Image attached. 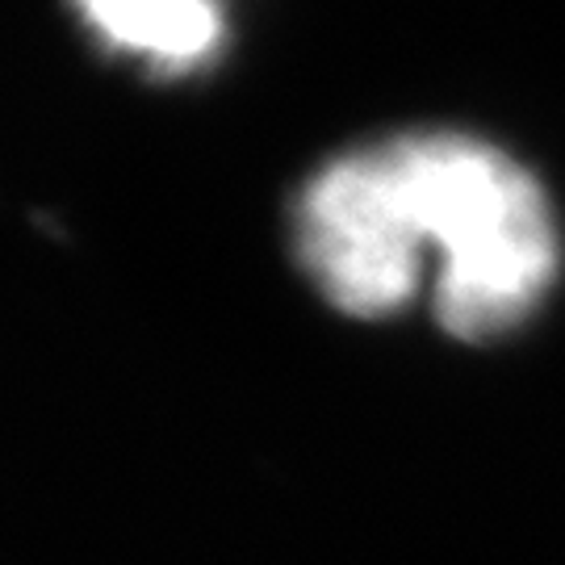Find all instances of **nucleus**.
Listing matches in <instances>:
<instances>
[{
  "mask_svg": "<svg viewBox=\"0 0 565 565\" xmlns=\"http://www.w3.org/2000/svg\"><path fill=\"white\" fill-rule=\"evenodd\" d=\"M424 239L390 147L323 168L298 210L306 273L340 310L361 319L390 315L415 294Z\"/></svg>",
  "mask_w": 565,
  "mask_h": 565,
  "instance_id": "2",
  "label": "nucleus"
},
{
  "mask_svg": "<svg viewBox=\"0 0 565 565\" xmlns=\"http://www.w3.org/2000/svg\"><path fill=\"white\" fill-rule=\"evenodd\" d=\"M81 9L109 42L163 67L198 63L223 34L218 9L210 0H81Z\"/></svg>",
  "mask_w": 565,
  "mask_h": 565,
  "instance_id": "3",
  "label": "nucleus"
},
{
  "mask_svg": "<svg viewBox=\"0 0 565 565\" xmlns=\"http://www.w3.org/2000/svg\"><path fill=\"white\" fill-rule=\"evenodd\" d=\"M385 147L424 235L445 252L436 289L445 331L482 340L515 327L557 268L541 184L499 147L465 135H406Z\"/></svg>",
  "mask_w": 565,
  "mask_h": 565,
  "instance_id": "1",
  "label": "nucleus"
}]
</instances>
